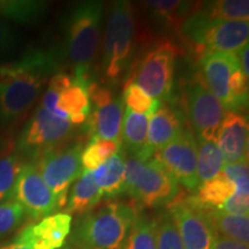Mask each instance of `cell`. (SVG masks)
I'll return each mask as SVG.
<instances>
[{
	"label": "cell",
	"instance_id": "cell-7",
	"mask_svg": "<svg viewBox=\"0 0 249 249\" xmlns=\"http://www.w3.org/2000/svg\"><path fill=\"white\" fill-rule=\"evenodd\" d=\"M82 143L77 142L38 156V161L35 165L43 180L53 193L58 208L66 205L68 189L82 173Z\"/></svg>",
	"mask_w": 249,
	"mask_h": 249
},
{
	"label": "cell",
	"instance_id": "cell-16",
	"mask_svg": "<svg viewBox=\"0 0 249 249\" xmlns=\"http://www.w3.org/2000/svg\"><path fill=\"white\" fill-rule=\"evenodd\" d=\"M183 126L185 123L181 113L176 107L170 105L160 107L149 118L147 145L141 155L135 158L140 160H148L156 152L172 141Z\"/></svg>",
	"mask_w": 249,
	"mask_h": 249
},
{
	"label": "cell",
	"instance_id": "cell-30",
	"mask_svg": "<svg viewBox=\"0 0 249 249\" xmlns=\"http://www.w3.org/2000/svg\"><path fill=\"white\" fill-rule=\"evenodd\" d=\"M45 7L42 1H0V14L17 22L30 23L42 17Z\"/></svg>",
	"mask_w": 249,
	"mask_h": 249
},
{
	"label": "cell",
	"instance_id": "cell-29",
	"mask_svg": "<svg viewBox=\"0 0 249 249\" xmlns=\"http://www.w3.org/2000/svg\"><path fill=\"white\" fill-rule=\"evenodd\" d=\"M123 249H157L155 219L138 213Z\"/></svg>",
	"mask_w": 249,
	"mask_h": 249
},
{
	"label": "cell",
	"instance_id": "cell-38",
	"mask_svg": "<svg viewBox=\"0 0 249 249\" xmlns=\"http://www.w3.org/2000/svg\"><path fill=\"white\" fill-rule=\"evenodd\" d=\"M213 249H248V246L232 240V239L225 238V236L216 235Z\"/></svg>",
	"mask_w": 249,
	"mask_h": 249
},
{
	"label": "cell",
	"instance_id": "cell-27",
	"mask_svg": "<svg viewBox=\"0 0 249 249\" xmlns=\"http://www.w3.org/2000/svg\"><path fill=\"white\" fill-rule=\"evenodd\" d=\"M121 150V141H112L92 136L85 150L81 152V165L83 171L92 172L104 164L105 161L119 154Z\"/></svg>",
	"mask_w": 249,
	"mask_h": 249
},
{
	"label": "cell",
	"instance_id": "cell-5",
	"mask_svg": "<svg viewBox=\"0 0 249 249\" xmlns=\"http://www.w3.org/2000/svg\"><path fill=\"white\" fill-rule=\"evenodd\" d=\"M135 17L128 1H116L108 11L105 27L102 70L110 83H116L129 66L134 52Z\"/></svg>",
	"mask_w": 249,
	"mask_h": 249
},
{
	"label": "cell",
	"instance_id": "cell-32",
	"mask_svg": "<svg viewBox=\"0 0 249 249\" xmlns=\"http://www.w3.org/2000/svg\"><path fill=\"white\" fill-rule=\"evenodd\" d=\"M21 166L22 164L17 155H7L0 158V202L14 197L15 183Z\"/></svg>",
	"mask_w": 249,
	"mask_h": 249
},
{
	"label": "cell",
	"instance_id": "cell-6",
	"mask_svg": "<svg viewBox=\"0 0 249 249\" xmlns=\"http://www.w3.org/2000/svg\"><path fill=\"white\" fill-rule=\"evenodd\" d=\"M126 193L145 208L169 205L179 194L177 180L152 156L148 160L130 157L124 161Z\"/></svg>",
	"mask_w": 249,
	"mask_h": 249
},
{
	"label": "cell",
	"instance_id": "cell-1",
	"mask_svg": "<svg viewBox=\"0 0 249 249\" xmlns=\"http://www.w3.org/2000/svg\"><path fill=\"white\" fill-rule=\"evenodd\" d=\"M54 50H33L17 61L0 66V116L11 121L33 107L45 83L58 73Z\"/></svg>",
	"mask_w": 249,
	"mask_h": 249
},
{
	"label": "cell",
	"instance_id": "cell-25",
	"mask_svg": "<svg viewBox=\"0 0 249 249\" xmlns=\"http://www.w3.org/2000/svg\"><path fill=\"white\" fill-rule=\"evenodd\" d=\"M196 145H197L196 177H197L198 185H201L219 176L225 165V160L216 142L196 140Z\"/></svg>",
	"mask_w": 249,
	"mask_h": 249
},
{
	"label": "cell",
	"instance_id": "cell-15",
	"mask_svg": "<svg viewBox=\"0 0 249 249\" xmlns=\"http://www.w3.org/2000/svg\"><path fill=\"white\" fill-rule=\"evenodd\" d=\"M71 222L73 217L67 213L50 214L24 227L14 240L30 249H59L71 234Z\"/></svg>",
	"mask_w": 249,
	"mask_h": 249
},
{
	"label": "cell",
	"instance_id": "cell-12",
	"mask_svg": "<svg viewBox=\"0 0 249 249\" xmlns=\"http://www.w3.org/2000/svg\"><path fill=\"white\" fill-rule=\"evenodd\" d=\"M172 218L185 249H213L214 234L205 217L204 210L195 203L193 197L174 200L169 204Z\"/></svg>",
	"mask_w": 249,
	"mask_h": 249
},
{
	"label": "cell",
	"instance_id": "cell-36",
	"mask_svg": "<svg viewBox=\"0 0 249 249\" xmlns=\"http://www.w3.org/2000/svg\"><path fill=\"white\" fill-rule=\"evenodd\" d=\"M222 213L236 214V216H248L249 211V193L235 191L231 197L220 208Z\"/></svg>",
	"mask_w": 249,
	"mask_h": 249
},
{
	"label": "cell",
	"instance_id": "cell-3",
	"mask_svg": "<svg viewBox=\"0 0 249 249\" xmlns=\"http://www.w3.org/2000/svg\"><path fill=\"white\" fill-rule=\"evenodd\" d=\"M104 13L102 1H80L68 12L65 21L67 55L74 77L88 79L101 40Z\"/></svg>",
	"mask_w": 249,
	"mask_h": 249
},
{
	"label": "cell",
	"instance_id": "cell-2",
	"mask_svg": "<svg viewBox=\"0 0 249 249\" xmlns=\"http://www.w3.org/2000/svg\"><path fill=\"white\" fill-rule=\"evenodd\" d=\"M138 213L124 202H105L80 216L71 244L77 249H123Z\"/></svg>",
	"mask_w": 249,
	"mask_h": 249
},
{
	"label": "cell",
	"instance_id": "cell-23",
	"mask_svg": "<svg viewBox=\"0 0 249 249\" xmlns=\"http://www.w3.org/2000/svg\"><path fill=\"white\" fill-rule=\"evenodd\" d=\"M149 116L139 114L126 107L121 124V145L134 157H138L144 150L148 138Z\"/></svg>",
	"mask_w": 249,
	"mask_h": 249
},
{
	"label": "cell",
	"instance_id": "cell-35",
	"mask_svg": "<svg viewBox=\"0 0 249 249\" xmlns=\"http://www.w3.org/2000/svg\"><path fill=\"white\" fill-rule=\"evenodd\" d=\"M222 174L227 180L234 183L235 191L249 193L248 160L239 163H225Z\"/></svg>",
	"mask_w": 249,
	"mask_h": 249
},
{
	"label": "cell",
	"instance_id": "cell-11",
	"mask_svg": "<svg viewBox=\"0 0 249 249\" xmlns=\"http://www.w3.org/2000/svg\"><path fill=\"white\" fill-rule=\"evenodd\" d=\"M171 176L186 188L195 189L198 186L196 177L197 145L191 127L185 124L172 141L154 155Z\"/></svg>",
	"mask_w": 249,
	"mask_h": 249
},
{
	"label": "cell",
	"instance_id": "cell-21",
	"mask_svg": "<svg viewBox=\"0 0 249 249\" xmlns=\"http://www.w3.org/2000/svg\"><path fill=\"white\" fill-rule=\"evenodd\" d=\"M103 194L93 180L92 172L83 171L67 197V213L82 216L101 202Z\"/></svg>",
	"mask_w": 249,
	"mask_h": 249
},
{
	"label": "cell",
	"instance_id": "cell-20",
	"mask_svg": "<svg viewBox=\"0 0 249 249\" xmlns=\"http://www.w3.org/2000/svg\"><path fill=\"white\" fill-rule=\"evenodd\" d=\"M92 177L103 196L112 198L126 193V173L123 155L117 154L111 157L92 171Z\"/></svg>",
	"mask_w": 249,
	"mask_h": 249
},
{
	"label": "cell",
	"instance_id": "cell-37",
	"mask_svg": "<svg viewBox=\"0 0 249 249\" xmlns=\"http://www.w3.org/2000/svg\"><path fill=\"white\" fill-rule=\"evenodd\" d=\"M17 44V34L8 24L0 21V55L11 51Z\"/></svg>",
	"mask_w": 249,
	"mask_h": 249
},
{
	"label": "cell",
	"instance_id": "cell-19",
	"mask_svg": "<svg viewBox=\"0 0 249 249\" xmlns=\"http://www.w3.org/2000/svg\"><path fill=\"white\" fill-rule=\"evenodd\" d=\"M89 80L71 79L70 87L59 93L57 107L68 116L73 124H81L90 116Z\"/></svg>",
	"mask_w": 249,
	"mask_h": 249
},
{
	"label": "cell",
	"instance_id": "cell-4",
	"mask_svg": "<svg viewBox=\"0 0 249 249\" xmlns=\"http://www.w3.org/2000/svg\"><path fill=\"white\" fill-rule=\"evenodd\" d=\"M180 31L203 57L211 53H236L248 44L249 23L211 20L197 9L186 18Z\"/></svg>",
	"mask_w": 249,
	"mask_h": 249
},
{
	"label": "cell",
	"instance_id": "cell-10",
	"mask_svg": "<svg viewBox=\"0 0 249 249\" xmlns=\"http://www.w3.org/2000/svg\"><path fill=\"white\" fill-rule=\"evenodd\" d=\"M188 112L196 140L217 142L218 132L225 116L223 104L213 95L198 77L187 87L186 90Z\"/></svg>",
	"mask_w": 249,
	"mask_h": 249
},
{
	"label": "cell",
	"instance_id": "cell-17",
	"mask_svg": "<svg viewBox=\"0 0 249 249\" xmlns=\"http://www.w3.org/2000/svg\"><path fill=\"white\" fill-rule=\"evenodd\" d=\"M216 143L225 163L248 160L247 118L239 112H225Z\"/></svg>",
	"mask_w": 249,
	"mask_h": 249
},
{
	"label": "cell",
	"instance_id": "cell-22",
	"mask_svg": "<svg viewBox=\"0 0 249 249\" xmlns=\"http://www.w3.org/2000/svg\"><path fill=\"white\" fill-rule=\"evenodd\" d=\"M204 210L205 217L214 234L225 236L232 240L247 245L249 242V218L248 216H236L217 210Z\"/></svg>",
	"mask_w": 249,
	"mask_h": 249
},
{
	"label": "cell",
	"instance_id": "cell-26",
	"mask_svg": "<svg viewBox=\"0 0 249 249\" xmlns=\"http://www.w3.org/2000/svg\"><path fill=\"white\" fill-rule=\"evenodd\" d=\"M144 4L156 21L171 28H181L193 7L188 1H145Z\"/></svg>",
	"mask_w": 249,
	"mask_h": 249
},
{
	"label": "cell",
	"instance_id": "cell-28",
	"mask_svg": "<svg viewBox=\"0 0 249 249\" xmlns=\"http://www.w3.org/2000/svg\"><path fill=\"white\" fill-rule=\"evenodd\" d=\"M200 12L208 18L218 21H247L249 18L248 0H219L205 2Z\"/></svg>",
	"mask_w": 249,
	"mask_h": 249
},
{
	"label": "cell",
	"instance_id": "cell-13",
	"mask_svg": "<svg viewBox=\"0 0 249 249\" xmlns=\"http://www.w3.org/2000/svg\"><path fill=\"white\" fill-rule=\"evenodd\" d=\"M15 201L21 204L24 213L33 219L50 216L57 209V201L35 164L21 166L14 189Z\"/></svg>",
	"mask_w": 249,
	"mask_h": 249
},
{
	"label": "cell",
	"instance_id": "cell-40",
	"mask_svg": "<svg viewBox=\"0 0 249 249\" xmlns=\"http://www.w3.org/2000/svg\"><path fill=\"white\" fill-rule=\"evenodd\" d=\"M0 249H30V248L27 247L26 245L21 244V242L13 240L12 242H8V244L1 245L0 246Z\"/></svg>",
	"mask_w": 249,
	"mask_h": 249
},
{
	"label": "cell",
	"instance_id": "cell-33",
	"mask_svg": "<svg viewBox=\"0 0 249 249\" xmlns=\"http://www.w3.org/2000/svg\"><path fill=\"white\" fill-rule=\"evenodd\" d=\"M155 232L157 249H185L169 213H163L155 218Z\"/></svg>",
	"mask_w": 249,
	"mask_h": 249
},
{
	"label": "cell",
	"instance_id": "cell-9",
	"mask_svg": "<svg viewBox=\"0 0 249 249\" xmlns=\"http://www.w3.org/2000/svg\"><path fill=\"white\" fill-rule=\"evenodd\" d=\"M74 130V124L40 107L31 117L21 134L18 148L24 152L42 155L66 144Z\"/></svg>",
	"mask_w": 249,
	"mask_h": 249
},
{
	"label": "cell",
	"instance_id": "cell-18",
	"mask_svg": "<svg viewBox=\"0 0 249 249\" xmlns=\"http://www.w3.org/2000/svg\"><path fill=\"white\" fill-rule=\"evenodd\" d=\"M204 83L213 95L223 104L224 108H230L229 80L233 71L240 67L236 53H211L201 59Z\"/></svg>",
	"mask_w": 249,
	"mask_h": 249
},
{
	"label": "cell",
	"instance_id": "cell-31",
	"mask_svg": "<svg viewBox=\"0 0 249 249\" xmlns=\"http://www.w3.org/2000/svg\"><path fill=\"white\" fill-rule=\"evenodd\" d=\"M123 102L130 111L149 117H151L160 107V101L150 97L144 90H142L132 81H128L124 87Z\"/></svg>",
	"mask_w": 249,
	"mask_h": 249
},
{
	"label": "cell",
	"instance_id": "cell-14",
	"mask_svg": "<svg viewBox=\"0 0 249 249\" xmlns=\"http://www.w3.org/2000/svg\"><path fill=\"white\" fill-rule=\"evenodd\" d=\"M89 97L92 101L93 112L90 118L92 136L121 141V124L124 118L123 98L118 97L107 87L89 86Z\"/></svg>",
	"mask_w": 249,
	"mask_h": 249
},
{
	"label": "cell",
	"instance_id": "cell-8",
	"mask_svg": "<svg viewBox=\"0 0 249 249\" xmlns=\"http://www.w3.org/2000/svg\"><path fill=\"white\" fill-rule=\"evenodd\" d=\"M177 53L176 45L169 40L155 45L142 58L130 81L154 99L167 98L173 88Z\"/></svg>",
	"mask_w": 249,
	"mask_h": 249
},
{
	"label": "cell",
	"instance_id": "cell-34",
	"mask_svg": "<svg viewBox=\"0 0 249 249\" xmlns=\"http://www.w3.org/2000/svg\"><path fill=\"white\" fill-rule=\"evenodd\" d=\"M26 217L23 208L15 200L0 203V239L17 230Z\"/></svg>",
	"mask_w": 249,
	"mask_h": 249
},
{
	"label": "cell",
	"instance_id": "cell-24",
	"mask_svg": "<svg viewBox=\"0 0 249 249\" xmlns=\"http://www.w3.org/2000/svg\"><path fill=\"white\" fill-rule=\"evenodd\" d=\"M197 187V193L196 196H193V200L205 210H220L223 204L235 192L234 183L227 180L222 173Z\"/></svg>",
	"mask_w": 249,
	"mask_h": 249
},
{
	"label": "cell",
	"instance_id": "cell-39",
	"mask_svg": "<svg viewBox=\"0 0 249 249\" xmlns=\"http://www.w3.org/2000/svg\"><path fill=\"white\" fill-rule=\"evenodd\" d=\"M248 54H249V50H248V44L244 46V48L239 50L236 52V55H238L239 59V65H240V70L242 73L245 74L246 77L249 76V70H248Z\"/></svg>",
	"mask_w": 249,
	"mask_h": 249
}]
</instances>
